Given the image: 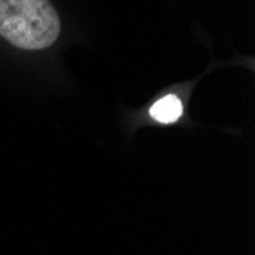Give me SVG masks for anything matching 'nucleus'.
<instances>
[{
  "label": "nucleus",
  "instance_id": "obj_1",
  "mask_svg": "<svg viewBox=\"0 0 255 255\" xmlns=\"http://www.w3.org/2000/svg\"><path fill=\"white\" fill-rule=\"evenodd\" d=\"M60 31V17L49 0H0V35L17 48L46 49Z\"/></svg>",
  "mask_w": 255,
  "mask_h": 255
},
{
  "label": "nucleus",
  "instance_id": "obj_2",
  "mask_svg": "<svg viewBox=\"0 0 255 255\" xmlns=\"http://www.w3.org/2000/svg\"><path fill=\"white\" fill-rule=\"evenodd\" d=\"M183 113L182 101L176 95H167L156 101L150 109V117L162 124L176 123Z\"/></svg>",
  "mask_w": 255,
  "mask_h": 255
}]
</instances>
